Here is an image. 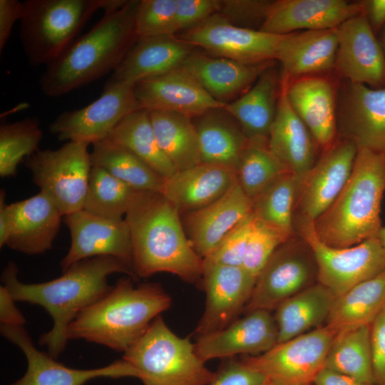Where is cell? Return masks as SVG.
<instances>
[{
  "label": "cell",
  "mask_w": 385,
  "mask_h": 385,
  "mask_svg": "<svg viewBox=\"0 0 385 385\" xmlns=\"http://www.w3.org/2000/svg\"><path fill=\"white\" fill-rule=\"evenodd\" d=\"M43 137L39 121L36 118L2 123L0 127V176L16 174L18 165L38 150Z\"/></svg>",
  "instance_id": "obj_42"
},
{
  "label": "cell",
  "mask_w": 385,
  "mask_h": 385,
  "mask_svg": "<svg viewBox=\"0 0 385 385\" xmlns=\"http://www.w3.org/2000/svg\"><path fill=\"white\" fill-rule=\"evenodd\" d=\"M15 300L4 285L0 286L1 325L24 327L26 319L15 305Z\"/></svg>",
  "instance_id": "obj_51"
},
{
  "label": "cell",
  "mask_w": 385,
  "mask_h": 385,
  "mask_svg": "<svg viewBox=\"0 0 385 385\" xmlns=\"http://www.w3.org/2000/svg\"><path fill=\"white\" fill-rule=\"evenodd\" d=\"M127 0H26L23 1L19 37L31 66L59 57L99 9L120 8Z\"/></svg>",
  "instance_id": "obj_6"
},
{
  "label": "cell",
  "mask_w": 385,
  "mask_h": 385,
  "mask_svg": "<svg viewBox=\"0 0 385 385\" xmlns=\"http://www.w3.org/2000/svg\"><path fill=\"white\" fill-rule=\"evenodd\" d=\"M138 109L134 85L109 78L99 98L81 108L61 113L49 130L61 141L93 145L108 139L126 115Z\"/></svg>",
  "instance_id": "obj_12"
},
{
  "label": "cell",
  "mask_w": 385,
  "mask_h": 385,
  "mask_svg": "<svg viewBox=\"0 0 385 385\" xmlns=\"http://www.w3.org/2000/svg\"><path fill=\"white\" fill-rule=\"evenodd\" d=\"M337 138L385 154V87L346 81L337 96Z\"/></svg>",
  "instance_id": "obj_15"
},
{
  "label": "cell",
  "mask_w": 385,
  "mask_h": 385,
  "mask_svg": "<svg viewBox=\"0 0 385 385\" xmlns=\"http://www.w3.org/2000/svg\"><path fill=\"white\" fill-rule=\"evenodd\" d=\"M23 14V2L17 0H0V51L6 44L14 24L21 20Z\"/></svg>",
  "instance_id": "obj_50"
},
{
  "label": "cell",
  "mask_w": 385,
  "mask_h": 385,
  "mask_svg": "<svg viewBox=\"0 0 385 385\" xmlns=\"http://www.w3.org/2000/svg\"><path fill=\"white\" fill-rule=\"evenodd\" d=\"M1 335L16 344L27 361L25 374L10 385H84L97 378H140V373L123 359L96 369H73L37 349L24 327L1 325Z\"/></svg>",
  "instance_id": "obj_17"
},
{
  "label": "cell",
  "mask_w": 385,
  "mask_h": 385,
  "mask_svg": "<svg viewBox=\"0 0 385 385\" xmlns=\"http://www.w3.org/2000/svg\"><path fill=\"white\" fill-rule=\"evenodd\" d=\"M229 168L205 163L177 171L164 179L160 192L180 214L201 209L222 197L236 182Z\"/></svg>",
  "instance_id": "obj_29"
},
{
  "label": "cell",
  "mask_w": 385,
  "mask_h": 385,
  "mask_svg": "<svg viewBox=\"0 0 385 385\" xmlns=\"http://www.w3.org/2000/svg\"><path fill=\"white\" fill-rule=\"evenodd\" d=\"M180 212L160 192L138 191L125 215L137 278L168 272L196 284L203 260L193 249Z\"/></svg>",
  "instance_id": "obj_2"
},
{
  "label": "cell",
  "mask_w": 385,
  "mask_h": 385,
  "mask_svg": "<svg viewBox=\"0 0 385 385\" xmlns=\"http://www.w3.org/2000/svg\"><path fill=\"white\" fill-rule=\"evenodd\" d=\"M136 190L106 170L92 166L83 210L112 220H122Z\"/></svg>",
  "instance_id": "obj_40"
},
{
  "label": "cell",
  "mask_w": 385,
  "mask_h": 385,
  "mask_svg": "<svg viewBox=\"0 0 385 385\" xmlns=\"http://www.w3.org/2000/svg\"><path fill=\"white\" fill-rule=\"evenodd\" d=\"M337 28L283 35L276 59L282 65V75L290 81L333 69L339 43Z\"/></svg>",
  "instance_id": "obj_30"
},
{
  "label": "cell",
  "mask_w": 385,
  "mask_h": 385,
  "mask_svg": "<svg viewBox=\"0 0 385 385\" xmlns=\"http://www.w3.org/2000/svg\"><path fill=\"white\" fill-rule=\"evenodd\" d=\"M256 278L242 266L203 261L205 307L195 330L197 337L223 329L236 320L249 302Z\"/></svg>",
  "instance_id": "obj_16"
},
{
  "label": "cell",
  "mask_w": 385,
  "mask_h": 385,
  "mask_svg": "<svg viewBox=\"0 0 385 385\" xmlns=\"http://www.w3.org/2000/svg\"><path fill=\"white\" fill-rule=\"evenodd\" d=\"M282 36L235 26L215 14L178 37L213 56L255 64L276 60Z\"/></svg>",
  "instance_id": "obj_13"
},
{
  "label": "cell",
  "mask_w": 385,
  "mask_h": 385,
  "mask_svg": "<svg viewBox=\"0 0 385 385\" xmlns=\"http://www.w3.org/2000/svg\"><path fill=\"white\" fill-rule=\"evenodd\" d=\"M374 385H385V307L370 326Z\"/></svg>",
  "instance_id": "obj_49"
},
{
  "label": "cell",
  "mask_w": 385,
  "mask_h": 385,
  "mask_svg": "<svg viewBox=\"0 0 385 385\" xmlns=\"http://www.w3.org/2000/svg\"><path fill=\"white\" fill-rule=\"evenodd\" d=\"M271 2L267 0H220L217 14L237 26L249 29L247 26L257 24L261 26Z\"/></svg>",
  "instance_id": "obj_46"
},
{
  "label": "cell",
  "mask_w": 385,
  "mask_h": 385,
  "mask_svg": "<svg viewBox=\"0 0 385 385\" xmlns=\"http://www.w3.org/2000/svg\"><path fill=\"white\" fill-rule=\"evenodd\" d=\"M362 12L361 1H272L259 30L274 35H286L299 30L332 29Z\"/></svg>",
  "instance_id": "obj_21"
},
{
  "label": "cell",
  "mask_w": 385,
  "mask_h": 385,
  "mask_svg": "<svg viewBox=\"0 0 385 385\" xmlns=\"http://www.w3.org/2000/svg\"><path fill=\"white\" fill-rule=\"evenodd\" d=\"M177 0L139 1L135 20L138 38L175 35Z\"/></svg>",
  "instance_id": "obj_43"
},
{
  "label": "cell",
  "mask_w": 385,
  "mask_h": 385,
  "mask_svg": "<svg viewBox=\"0 0 385 385\" xmlns=\"http://www.w3.org/2000/svg\"><path fill=\"white\" fill-rule=\"evenodd\" d=\"M71 245L61 260L62 272L72 265L98 256H112L133 269L130 235L124 220H112L81 210L63 216ZM134 272V271H133Z\"/></svg>",
  "instance_id": "obj_18"
},
{
  "label": "cell",
  "mask_w": 385,
  "mask_h": 385,
  "mask_svg": "<svg viewBox=\"0 0 385 385\" xmlns=\"http://www.w3.org/2000/svg\"><path fill=\"white\" fill-rule=\"evenodd\" d=\"M309 245L317 267V282L337 297L385 271V250L377 237L343 248L317 236L313 222L296 221L294 230Z\"/></svg>",
  "instance_id": "obj_9"
},
{
  "label": "cell",
  "mask_w": 385,
  "mask_h": 385,
  "mask_svg": "<svg viewBox=\"0 0 385 385\" xmlns=\"http://www.w3.org/2000/svg\"><path fill=\"white\" fill-rule=\"evenodd\" d=\"M377 238L379 239V242H381L383 248L385 250V226H382L381 228L379 235L377 236Z\"/></svg>",
  "instance_id": "obj_56"
},
{
  "label": "cell",
  "mask_w": 385,
  "mask_h": 385,
  "mask_svg": "<svg viewBox=\"0 0 385 385\" xmlns=\"http://www.w3.org/2000/svg\"><path fill=\"white\" fill-rule=\"evenodd\" d=\"M287 84V78L281 74L277 113L270 131L268 148L302 183L316 163L319 147L290 106Z\"/></svg>",
  "instance_id": "obj_23"
},
{
  "label": "cell",
  "mask_w": 385,
  "mask_h": 385,
  "mask_svg": "<svg viewBox=\"0 0 385 385\" xmlns=\"http://www.w3.org/2000/svg\"><path fill=\"white\" fill-rule=\"evenodd\" d=\"M385 307V271L334 298L327 325L335 335L370 326Z\"/></svg>",
  "instance_id": "obj_34"
},
{
  "label": "cell",
  "mask_w": 385,
  "mask_h": 385,
  "mask_svg": "<svg viewBox=\"0 0 385 385\" xmlns=\"http://www.w3.org/2000/svg\"><path fill=\"white\" fill-rule=\"evenodd\" d=\"M9 231L6 246L27 255L52 248L63 214L43 192L9 205Z\"/></svg>",
  "instance_id": "obj_24"
},
{
  "label": "cell",
  "mask_w": 385,
  "mask_h": 385,
  "mask_svg": "<svg viewBox=\"0 0 385 385\" xmlns=\"http://www.w3.org/2000/svg\"><path fill=\"white\" fill-rule=\"evenodd\" d=\"M150 113L158 143L177 171L201 163L198 135L191 118L168 111Z\"/></svg>",
  "instance_id": "obj_35"
},
{
  "label": "cell",
  "mask_w": 385,
  "mask_h": 385,
  "mask_svg": "<svg viewBox=\"0 0 385 385\" xmlns=\"http://www.w3.org/2000/svg\"><path fill=\"white\" fill-rule=\"evenodd\" d=\"M92 166L101 168L138 191L160 192L164 178L126 148L109 139L93 145Z\"/></svg>",
  "instance_id": "obj_37"
},
{
  "label": "cell",
  "mask_w": 385,
  "mask_h": 385,
  "mask_svg": "<svg viewBox=\"0 0 385 385\" xmlns=\"http://www.w3.org/2000/svg\"><path fill=\"white\" fill-rule=\"evenodd\" d=\"M287 96L320 148L336 141L337 95L330 80L317 75L287 79Z\"/></svg>",
  "instance_id": "obj_26"
},
{
  "label": "cell",
  "mask_w": 385,
  "mask_h": 385,
  "mask_svg": "<svg viewBox=\"0 0 385 385\" xmlns=\"http://www.w3.org/2000/svg\"><path fill=\"white\" fill-rule=\"evenodd\" d=\"M334 337V332L324 324L240 360L274 385H312L324 368Z\"/></svg>",
  "instance_id": "obj_11"
},
{
  "label": "cell",
  "mask_w": 385,
  "mask_h": 385,
  "mask_svg": "<svg viewBox=\"0 0 385 385\" xmlns=\"http://www.w3.org/2000/svg\"><path fill=\"white\" fill-rule=\"evenodd\" d=\"M108 139L132 152L164 178L177 172L158 143L147 109L140 108L126 115Z\"/></svg>",
  "instance_id": "obj_36"
},
{
  "label": "cell",
  "mask_w": 385,
  "mask_h": 385,
  "mask_svg": "<svg viewBox=\"0 0 385 385\" xmlns=\"http://www.w3.org/2000/svg\"><path fill=\"white\" fill-rule=\"evenodd\" d=\"M261 385H274V384L267 379Z\"/></svg>",
  "instance_id": "obj_57"
},
{
  "label": "cell",
  "mask_w": 385,
  "mask_h": 385,
  "mask_svg": "<svg viewBox=\"0 0 385 385\" xmlns=\"http://www.w3.org/2000/svg\"><path fill=\"white\" fill-rule=\"evenodd\" d=\"M220 0H177L176 33L191 29L217 14Z\"/></svg>",
  "instance_id": "obj_47"
},
{
  "label": "cell",
  "mask_w": 385,
  "mask_h": 385,
  "mask_svg": "<svg viewBox=\"0 0 385 385\" xmlns=\"http://www.w3.org/2000/svg\"><path fill=\"white\" fill-rule=\"evenodd\" d=\"M335 297L316 282L282 302L275 309L277 343L326 324Z\"/></svg>",
  "instance_id": "obj_33"
},
{
  "label": "cell",
  "mask_w": 385,
  "mask_h": 385,
  "mask_svg": "<svg viewBox=\"0 0 385 385\" xmlns=\"http://www.w3.org/2000/svg\"><path fill=\"white\" fill-rule=\"evenodd\" d=\"M379 32H380V34L378 39L381 45V47L382 48V51L384 52V54L385 56V25L383 26V28L381 29Z\"/></svg>",
  "instance_id": "obj_55"
},
{
  "label": "cell",
  "mask_w": 385,
  "mask_h": 385,
  "mask_svg": "<svg viewBox=\"0 0 385 385\" xmlns=\"http://www.w3.org/2000/svg\"><path fill=\"white\" fill-rule=\"evenodd\" d=\"M317 282V267L308 243L296 232L280 245L257 275L244 313L270 312L284 300Z\"/></svg>",
  "instance_id": "obj_10"
},
{
  "label": "cell",
  "mask_w": 385,
  "mask_h": 385,
  "mask_svg": "<svg viewBox=\"0 0 385 385\" xmlns=\"http://www.w3.org/2000/svg\"><path fill=\"white\" fill-rule=\"evenodd\" d=\"M271 312L252 310L222 330L197 337L195 343L197 356L206 362L267 351L277 344V327Z\"/></svg>",
  "instance_id": "obj_20"
},
{
  "label": "cell",
  "mask_w": 385,
  "mask_h": 385,
  "mask_svg": "<svg viewBox=\"0 0 385 385\" xmlns=\"http://www.w3.org/2000/svg\"><path fill=\"white\" fill-rule=\"evenodd\" d=\"M357 151L353 142L341 138L323 150L301 183L294 223L314 222L333 203L350 178Z\"/></svg>",
  "instance_id": "obj_14"
},
{
  "label": "cell",
  "mask_w": 385,
  "mask_h": 385,
  "mask_svg": "<svg viewBox=\"0 0 385 385\" xmlns=\"http://www.w3.org/2000/svg\"><path fill=\"white\" fill-rule=\"evenodd\" d=\"M384 191L385 154L358 148L344 188L314 222L318 238L329 246L343 248L377 237L382 227Z\"/></svg>",
  "instance_id": "obj_5"
},
{
  "label": "cell",
  "mask_w": 385,
  "mask_h": 385,
  "mask_svg": "<svg viewBox=\"0 0 385 385\" xmlns=\"http://www.w3.org/2000/svg\"><path fill=\"white\" fill-rule=\"evenodd\" d=\"M267 379L245 365L241 360L226 359L210 385H261Z\"/></svg>",
  "instance_id": "obj_48"
},
{
  "label": "cell",
  "mask_w": 385,
  "mask_h": 385,
  "mask_svg": "<svg viewBox=\"0 0 385 385\" xmlns=\"http://www.w3.org/2000/svg\"><path fill=\"white\" fill-rule=\"evenodd\" d=\"M193 48L175 35L138 38L110 78L135 85L164 75L180 67Z\"/></svg>",
  "instance_id": "obj_27"
},
{
  "label": "cell",
  "mask_w": 385,
  "mask_h": 385,
  "mask_svg": "<svg viewBox=\"0 0 385 385\" xmlns=\"http://www.w3.org/2000/svg\"><path fill=\"white\" fill-rule=\"evenodd\" d=\"M370 326L336 334L329 349L324 368L374 385Z\"/></svg>",
  "instance_id": "obj_39"
},
{
  "label": "cell",
  "mask_w": 385,
  "mask_h": 385,
  "mask_svg": "<svg viewBox=\"0 0 385 385\" xmlns=\"http://www.w3.org/2000/svg\"><path fill=\"white\" fill-rule=\"evenodd\" d=\"M363 12L376 34L385 25V0H363Z\"/></svg>",
  "instance_id": "obj_52"
},
{
  "label": "cell",
  "mask_w": 385,
  "mask_h": 385,
  "mask_svg": "<svg viewBox=\"0 0 385 385\" xmlns=\"http://www.w3.org/2000/svg\"><path fill=\"white\" fill-rule=\"evenodd\" d=\"M223 108L198 116L194 123L198 135L201 163L222 166L235 173L249 140L240 125L226 116Z\"/></svg>",
  "instance_id": "obj_32"
},
{
  "label": "cell",
  "mask_w": 385,
  "mask_h": 385,
  "mask_svg": "<svg viewBox=\"0 0 385 385\" xmlns=\"http://www.w3.org/2000/svg\"><path fill=\"white\" fill-rule=\"evenodd\" d=\"M88 145L69 141L56 150H38L26 161L33 182L63 216L83 210L92 168Z\"/></svg>",
  "instance_id": "obj_8"
},
{
  "label": "cell",
  "mask_w": 385,
  "mask_h": 385,
  "mask_svg": "<svg viewBox=\"0 0 385 385\" xmlns=\"http://www.w3.org/2000/svg\"><path fill=\"white\" fill-rule=\"evenodd\" d=\"M19 269L10 262L4 269L1 281L16 302L43 307L53 319L51 330L39 339L48 354L58 357L65 349L68 329L78 315L106 293L112 274L123 273L138 279L131 268L112 256H98L81 260L63 272L61 277L41 283H24L18 279Z\"/></svg>",
  "instance_id": "obj_1"
},
{
  "label": "cell",
  "mask_w": 385,
  "mask_h": 385,
  "mask_svg": "<svg viewBox=\"0 0 385 385\" xmlns=\"http://www.w3.org/2000/svg\"><path fill=\"white\" fill-rule=\"evenodd\" d=\"M134 91L140 108L172 111L191 118L226 105L214 99L181 67L135 83Z\"/></svg>",
  "instance_id": "obj_22"
},
{
  "label": "cell",
  "mask_w": 385,
  "mask_h": 385,
  "mask_svg": "<svg viewBox=\"0 0 385 385\" xmlns=\"http://www.w3.org/2000/svg\"><path fill=\"white\" fill-rule=\"evenodd\" d=\"M287 172L270 151L267 143L249 141L240 157L236 175L241 188L252 200L278 177Z\"/></svg>",
  "instance_id": "obj_41"
},
{
  "label": "cell",
  "mask_w": 385,
  "mask_h": 385,
  "mask_svg": "<svg viewBox=\"0 0 385 385\" xmlns=\"http://www.w3.org/2000/svg\"><path fill=\"white\" fill-rule=\"evenodd\" d=\"M312 385H369L349 376L324 368L316 376Z\"/></svg>",
  "instance_id": "obj_53"
},
{
  "label": "cell",
  "mask_w": 385,
  "mask_h": 385,
  "mask_svg": "<svg viewBox=\"0 0 385 385\" xmlns=\"http://www.w3.org/2000/svg\"><path fill=\"white\" fill-rule=\"evenodd\" d=\"M272 61L248 64L192 51L180 67L214 99L227 104L230 99L245 93L272 65Z\"/></svg>",
  "instance_id": "obj_28"
},
{
  "label": "cell",
  "mask_w": 385,
  "mask_h": 385,
  "mask_svg": "<svg viewBox=\"0 0 385 385\" xmlns=\"http://www.w3.org/2000/svg\"><path fill=\"white\" fill-rule=\"evenodd\" d=\"M301 182L287 172L269 185L252 200V214L289 239L296 234L294 210Z\"/></svg>",
  "instance_id": "obj_38"
},
{
  "label": "cell",
  "mask_w": 385,
  "mask_h": 385,
  "mask_svg": "<svg viewBox=\"0 0 385 385\" xmlns=\"http://www.w3.org/2000/svg\"><path fill=\"white\" fill-rule=\"evenodd\" d=\"M334 69L346 81L385 87V56L364 12L338 26Z\"/></svg>",
  "instance_id": "obj_19"
},
{
  "label": "cell",
  "mask_w": 385,
  "mask_h": 385,
  "mask_svg": "<svg viewBox=\"0 0 385 385\" xmlns=\"http://www.w3.org/2000/svg\"><path fill=\"white\" fill-rule=\"evenodd\" d=\"M122 359L138 371L143 385H210L215 376L190 338L175 334L161 315Z\"/></svg>",
  "instance_id": "obj_7"
},
{
  "label": "cell",
  "mask_w": 385,
  "mask_h": 385,
  "mask_svg": "<svg viewBox=\"0 0 385 385\" xmlns=\"http://www.w3.org/2000/svg\"><path fill=\"white\" fill-rule=\"evenodd\" d=\"M134 279L120 278L99 300L71 323L68 339H84L125 352L168 309L170 295L158 283L135 286Z\"/></svg>",
  "instance_id": "obj_4"
},
{
  "label": "cell",
  "mask_w": 385,
  "mask_h": 385,
  "mask_svg": "<svg viewBox=\"0 0 385 385\" xmlns=\"http://www.w3.org/2000/svg\"><path fill=\"white\" fill-rule=\"evenodd\" d=\"M139 1L106 11L86 34L76 38L41 77L43 93L58 97L114 71L138 39L135 20Z\"/></svg>",
  "instance_id": "obj_3"
},
{
  "label": "cell",
  "mask_w": 385,
  "mask_h": 385,
  "mask_svg": "<svg viewBox=\"0 0 385 385\" xmlns=\"http://www.w3.org/2000/svg\"><path fill=\"white\" fill-rule=\"evenodd\" d=\"M287 240L255 217L242 266L257 278L275 250Z\"/></svg>",
  "instance_id": "obj_44"
},
{
  "label": "cell",
  "mask_w": 385,
  "mask_h": 385,
  "mask_svg": "<svg viewBox=\"0 0 385 385\" xmlns=\"http://www.w3.org/2000/svg\"><path fill=\"white\" fill-rule=\"evenodd\" d=\"M254 221L255 216L252 212L232 229L203 261L218 265L242 266Z\"/></svg>",
  "instance_id": "obj_45"
},
{
  "label": "cell",
  "mask_w": 385,
  "mask_h": 385,
  "mask_svg": "<svg viewBox=\"0 0 385 385\" xmlns=\"http://www.w3.org/2000/svg\"><path fill=\"white\" fill-rule=\"evenodd\" d=\"M5 190L0 192V247L6 245L9 231V205L5 201Z\"/></svg>",
  "instance_id": "obj_54"
},
{
  "label": "cell",
  "mask_w": 385,
  "mask_h": 385,
  "mask_svg": "<svg viewBox=\"0 0 385 385\" xmlns=\"http://www.w3.org/2000/svg\"><path fill=\"white\" fill-rule=\"evenodd\" d=\"M272 66L262 72L249 90L224 107L250 142L268 144L280 91V76Z\"/></svg>",
  "instance_id": "obj_31"
},
{
  "label": "cell",
  "mask_w": 385,
  "mask_h": 385,
  "mask_svg": "<svg viewBox=\"0 0 385 385\" xmlns=\"http://www.w3.org/2000/svg\"><path fill=\"white\" fill-rule=\"evenodd\" d=\"M252 212V200L237 180L219 199L201 209L187 213L185 226L193 249L203 260Z\"/></svg>",
  "instance_id": "obj_25"
}]
</instances>
